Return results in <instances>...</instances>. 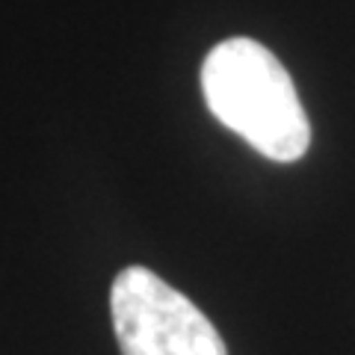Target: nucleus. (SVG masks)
I'll list each match as a JSON object with an SVG mask.
<instances>
[{
  "label": "nucleus",
  "mask_w": 355,
  "mask_h": 355,
  "mask_svg": "<svg viewBox=\"0 0 355 355\" xmlns=\"http://www.w3.org/2000/svg\"><path fill=\"white\" fill-rule=\"evenodd\" d=\"M207 110L254 151L293 163L311 146V125L299 92L279 57L254 39L214 44L202 65Z\"/></svg>",
  "instance_id": "obj_1"
},
{
  "label": "nucleus",
  "mask_w": 355,
  "mask_h": 355,
  "mask_svg": "<svg viewBox=\"0 0 355 355\" xmlns=\"http://www.w3.org/2000/svg\"><path fill=\"white\" fill-rule=\"evenodd\" d=\"M110 311L121 355H228L216 326L148 266L116 275Z\"/></svg>",
  "instance_id": "obj_2"
}]
</instances>
